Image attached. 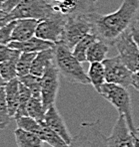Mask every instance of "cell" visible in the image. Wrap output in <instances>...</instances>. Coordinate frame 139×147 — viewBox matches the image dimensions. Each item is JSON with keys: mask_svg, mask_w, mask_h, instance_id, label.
Here are the masks:
<instances>
[{"mask_svg": "<svg viewBox=\"0 0 139 147\" xmlns=\"http://www.w3.org/2000/svg\"><path fill=\"white\" fill-rule=\"evenodd\" d=\"M138 10L139 0H123L115 12L107 15L97 13L94 20V34L108 45H114L115 41L129 30Z\"/></svg>", "mask_w": 139, "mask_h": 147, "instance_id": "6da1fadb", "label": "cell"}, {"mask_svg": "<svg viewBox=\"0 0 139 147\" xmlns=\"http://www.w3.org/2000/svg\"><path fill=\"white\" fill-rule=\"evenodd\" d=\"M54 63L60 75L68 83L91 85L88 75L85 73L81 63L73 55L72 50L62 43H58L54 46Z\"/></svg>", "mask_w": 139, "mask_h": 147, "instance_id": "7a4b0ae2", "label": "cell"}, {"mask_svg": "<svg viewBox=\"0 0 139 147\" xmlns=\"http://www.w3.org/2000/svg\"><path fill=\"white\" fill-rule=\"evenodd\" d=\"M97 11L82 14H73L67 16L61 41L70 50L88 34H94V20Z\"/></svg>", "mask_w": 139, "mask_h": 147, "instance_id": "3957f363", "label": "cell"}, {"mask_svg": "<svg viewBox=\"0 0 139 147\" xmlns=\"http://www.w3.org/2000/svg\"><path fill=\"white\" fill-rule=\"evenodd\" d=\"M99 94L107 101H109L117 109L119 114L125 116L132 134L134 135V137L138 136L139 133L137 132V128L134 126L133 117H132L131 98L127 88L114 84L105 83L101 88Z\"/></svg>", "mask_w": 139, "mask_h": 147, "instance_id": "277c9868", "label": "cell"}, {"mask_svg": "<svg viewBox=\"0 0 139 147\" xmlns=\"http://www.w3.org/2000/svg\"><path fill=\"white\" fill-rule=\"evenodd\" d=\"M54 12L50 0H22L9 14L13 20L29 18L40 21Z\"/></svg>", "mask_w": 139, "mask_h": 147, "instance_id": "5b68a950", "label": "cell"}, {"mask_svg": "<svg viewBox=\"0 0 139 147\" xmlns=\"http://www.w3.org/2000/svg\"><path fill=\"white\" fill-rule=\"evenodd\" d=\"M69 147H108L107 137L101 131L99 121L82 122Z\"/></svg>", "mask_w": 139, "mask_h": 147, "instance_id": "8992f818", "label": "cell"}, {"mask_svg": "<svg viewBox=\"0 0 139 147\" xmlns=\"http://www.w3.org/2000/svg\"><path fill=\"white\" fill-rule=\"evenodd\" d=\"M66 21L67 16L55 11L47 18L39 21L35 36L42 40L58 44L61 41Z\"/></svg>", "mask_w": 139, "mask_h": 147, "instance_id": "52a82bcc", "label": "cell"}, {"mask_svg": "<svg viewBox=\"0 0 139 147\" xmlns=\"http://www.w3.org/2000/svg\"><path fill=\"white\" fill-rule=\"evenodd\" d=\"M114 46L125 66L132 73L137 72L139 70V48L133 39L131 29L127 30L119 37L115 41Z\"/></svg>", "mask_w": 139, "mask_h": 147, "instance_id": "ba28073f", "label": "cell"}, {"mask_svg": "<svg viewBox=\"0 0 139 147\" xmlns=\"http://www.w3.org/2000/svg\"><path fill=\"white\" fill-rule=\"evenodd\" d=\"M106 83L114 84L128 88L132 86L133 73L125 66L119 56L107 58L103 62Z\"/></svg>", "mask_w": 139, "mask_h": 147, "instance_id": "9c48e42d", "label": "cell"}, {"mask_svg": "<svg viewBox=\"0 0 139 147\" xmlns=\"http://www.w3.org/2000/svg\"><path fill=\"white\" fill-rule=\"evenodd\" d=\"M59 76V71L53 62L47 67L41 78V98L46 110L55 105L60 85Z\"/></svg>", "mask_w": 139, "mask_h": 147, "instance_id": "30bf717a", "label": "cell"}, {"mask_svg": "<svg viewBox=\"0 0 139 147\" xmlns=\"http://www.w3.org/2000/svg\"><path fill=\"white\" fill-rule=\"evenodd\" d=\"M135 137L128 126L125 116L119 114L111 133L107 137L108 147H135Z\"/></svg>", "mask_w": 139, "mask_h": 147, "instance_id": "8fae6325", "label": "cell"}, {"mask_svg": "<svg viewBox=\"0 0 139 147\" xmlns=\"http://www.w3.org/2000/svg\"><path fill=\"white\" fill-rule=\"evenodd\" d=\"M44 122L50 127L52 130L55 131L60 137L63 138V140L68 145L71 143L73 137L71 136L69 129L67 128L66 123H65L60 112L56 109L55 105H52L47 109L46 113H45Z\"/></svg>", "mask_w": 139, "mask_h": 147, "instance_id": "7c38bea8", "label": "cell"}, {"mask_svg": "<svg viewBox=\"0 0 139 147\" xmlns=\"http://www.w3.org/2000/svg\"><path fill=\"white\" fill-rule=\"evenodd\" d=\"M94 2L90 0H64L61 3L53 5L56 12L65 16L82 13H91L96 11Z\"/></svg>", "mask_w": 139, "mask_h": 147, "instance_id": "4fadbf2b", "label": "cell"}, {"mask_svg": "<svg viewBox=\"0 0 139 147\" xmlns=\"http://www.w3.org/2000/svg\"><path fill=\"white\" fill-rule=\"evenodd\" d=\"M39 20L36 19H18L15 23V27L12 32V41L24 42L35 36L36 28Z\"/></svg>", "mask_w": 139, "mask_h": 147, "instance_id": "5bb4252c", "label": "cell"}, {"mask_svg": "<svg viewBox=\"0 0 139 147\" xmlns=\"http://www.w3.org/2000/svg\"><path fill=\"white\" fill-rule=\"evenodd\" d=\"M55 44L49 41H45L38 37L34 36L31 39L24 42H15L12 41L8 47L13 50L21 52V53H39L51 48H54Z\"/></svg>", "mask_w": 139, "mask_h": 147, "instance_id": "9a60e30c", "label": "cell"}, {"mask_svg": "<svg viewBox=\"0 0 139 147\" xmlns=\"http://www.w3.org/2000/svg\"><path fill=\"white\" fill-rule=\"evenodd\" d=\"M20 82L19 79H14L10 82H7L4 86V90H5V98L6 102H7L8 110H9L10 115L14 118L15 113L17 111L19 105V99H20Z\"/></svg>", "mask_w": 139, "mask_h": 147, "instance_id": "2e32d148", "label": "cell"}, {"mask_svg": "<svg viewBox=\"0 0 139 147\" xmlns=\"http://www.w3.org/2000/svg\"><path fill=\"white\" fill-rule=\"evenodd\" d=\"M54 58H55L54 48L39 52L33 61L31 70H30V74L33 76H36V77L42 78L46 68L51 63L54 62Z\"/></svg>", "mask_w": 139, "mask_h": 147, "instance_id": "e0dca14e", "label": "cell"}, {"mask_svg": "<svg viewBox=\"0 0 139 147\" xmlns=\"http://www.w3.org/2000/svg\"><path fill=\"white\" fill-rule=\"evenodd\" d=\"M109 51V45L101 39L97 38L91 44L87 51V62L88 63H102L107 59V54Z\"/></svg>", "mask_w": 139, "mask_h": 147, "instance_id": "ac0fdd59", "label": "cell"}, {"mask_svg": "<svg viewBox=\"0 0 139 147\" xmlns=\"http://www.w3.org/2000/svg\"><path fill=\"white\" fill-rule=\"evenodd\" d=\"M14 137L18 147H43L42 139L37 134L19 127L14 130Z\"/></svg>", "mask_w": 139, "mask_h": 147, "instance_id": "d6986e66", "label": "cell"}, {"mask_svg": "<svg viewBox=\"0 0 139 147\" xmlns=\"http://www.w3.org/2000/svg\"><path fill=\"white\" fill-rule=\"evenodd\" d=\"M36 134L42 139L43 142L47 143L51 147H69L68 144L63 140V138L60 137L54 130H52L44 121L41 122L40 128Z\"/></svg>", "mask_w": 139, "mask_h": 147, "instance_id": "ffe728a7", "label": "cell"}, {"mask_svg": "<svg viewBox=\"0 0 139 147\" xmlns=\"http://www.w3.org/2000/svg\"><path fill=\"white\" fill-rule=\"evenodd\" d=\"M87 75L89 80H90V84L99 94L101 88L106 83L105 70H104L103 63H91L89 66Z\"/></svg>", "mask_w": 139, "mask_h": 147, "instance_id": "44dd1931", "label": "cell"}, {"mask_svg": "<svg viewBox=\"0 0 139 147\" xmlns=\"http://www.w3.org/2000/svg\"><path fill=\"white\" fill-rule=\"evenodd\" d=\"M20 55L21 52L16 50L15 54L9 60L0 64V74H1L2 79L4 80L5 83L18 78V76H17V63H18Z\"/></svg>", "mask_w": 139, "mask_h": 147, "instance_id": "7402d4cb", "label": "cell"}, {"mask_svg": "<svg viewBox=\"0 0 139 147\" xmlns=\"http://www.w3.org/2000/svg\"><path fill=\"white\" fill-rule=\"evenodd\" d=\"M97 38H98V37L95 35V34H88V35H86L84 38H82L81 40L75 45V47L72 50L73 55L75 56V58L80 63L87 62V58H86L87 51H88L89 47L91 46V44H92Z\"/></svg>", "mask_w": 139, "mask_h": 147, "instance_id": "603a6c76", "label": "cell"}, {"mask_svg": "<svg viewBox=\"0 0 139 147\" xmlns=\"http://www.w3.org/2000/svg\"><path fill=\"white\" fill-rule=\"evenodd\" d=\"M46 111L47 110L45 109L44 105H43L42 98L32 96L27 107L28 116L34 118L38 122H43L44 121Z\"/></svg>", "mask_w": 139, "mask_h": 147, "instance_id": "cb8c5ba5", "label": "cell"}, {"mask_svg": "<svg viewBox=\"0 0 139 147\" xmlns=\"http://www.w3.org/2000/svg\"><path fill=\"white\" fill-rule=\"evenodd\" d=\"M19 88H20V99H19V105L16 113H15L14 119L23 117V116H28L27 107L28 105H29L30 99L32 98V94L30 92V90L28 88H26L23 84L20 83Z\"/></svg>", "mask_w": 139, "mask_h": 147, "instance_id": "d4e9b609", "label": "cell"}, {"mask_svg": "<svg viewBox=\"0 0 139 147\" xmlns=\"http://www.w3.org/2000/svg\"><path fill=\"white\" fill-rule=\"evenodd\" d=\"M37 53H21L17 63V76L22 78L30 74L32 64L35 59Z\"/></svg>", "mask_w": 139, "mask_h": 147, "instance_id": "484cf974", "label": "cell"}, {"mask_svg": "<svg viewBox=\"0 0 139 147\" xmlns=\"http://www.w3.org/2000/svg\"><path fill=\"white\" fill-rule=\"evenodd\" d=\"M18 79L21 84H23L26 88H29L32 96L42 98H41V78L29 74V75L24 76L22 78H18Z\"/></svg>", "mask_w": 139, "mask_h": 147, "instance_id": "4316f807", "label": "cell"}, {"mask_svg": "<svg viewBox=\"0 0 139 147\" xmlns=\"http://www.w3.org/2000/svg\"><path fill=\"white\" fill-rule=\"evenodd\" d=\"M12 118L13 117L10 115L7 102H6L5 90L4 88H0V130L5 129L9 125Z\"/></svg>", "mask_w": 139, "mask_h": 147, "instance_id": "83f0119b", "label": "cell"}, {"mask_svg": "<svg viewBox=\"0 0 139 147\" xmlns=\"http://www.w3.org/2000/svg\"><path fill=\"white\" fill-rule=\"evenodd\" d=\"M16 123L17 126L19 128H22L26 131H29L32 133H37L39 128H40L41 122H38L37 120H35L34 118L30 117V116H23V117L17 118Z\"/></svg>", "mask_w": 139, "mask_h": 147, "instance_id": "f1b7e54d", "label": "cell"}, {"mask_svg": "<svg viewBox=\"0 0 139 147\" xmlns=\"http://www.w3.org/2000/svg\"><path fill=\"white\" fill-rule=\"evenodd\" d=\"M15 23L16 20L0 28V44L8 46L12 42V32L15 27Z\"/></svg>", "mask_w": 139, "mask_h": 147, "instance_id": "f546056e", "label": "cell"}, {"mask_svg": "<svg viewBox=\"0 0 139 147\" xmlns=\"http://www.w3.org/2000/svg\"><path fill=\"white\" fill-rule=\"evenodd\" d=\"M16 50H13L11 48H9L6 45H2L0 44V64L7 60H9L15 54Z\"/></svg>", "mask_w": 139, "mask_h": 147, "instance_id": "4dcf8cb0", "label": "cell"}, {"mask_svg": "<svg viewBox=\"0 0 139 147\" xmlns=\"http://www.w3.org/2000/svg\"><path fill=\"white\" fill-rule=\"evenodd\" d=\"M22 0H6L3 7V12L10 13Z\"/></svg>", "mask_w": 139, "mask_h": 147, "instance_id": "1f68e13d", "label": "cell"}, {"mask_svg": "<svg viewBox=\"0 0 139 147\" xmlns=\"http://www.w3.org/2000/svg\"><path fill=\"white\" fill-rule=\"evenodd\" d=\"M14 21L12 19V17L10 16L9 13H5V12H0V28L3 27V26L7 25L8 23Z\"/></svg>", "mask_w": 139, "mask_h": 147, "instance_id": "d6a6232c", "label": "cell"}, {"mask_svg": "<svg viewBox=\"0 0 139 147\" xmlns=\"http://www.w3.org/2000/svg\"><path fill=\"white\" fill-rule=\"evenodd\" d=\"M132 86L139 92V70L137 72L133 73V76H132Z\"/></svg>", "mask_w": 139, "mask_h": 147, "instance_id": "836d02e7", "label": "cell"}, {"mask_svg": "<svg viewBox=\"0 0 139 147\" xmlns=\"http://www.w3.org/2000/svg\"><path fill=\"white\" fill-rule=\"evenodd\" d=\"M131 33H132V36H133V39L134 41L136 42L137 44L138 48H139V28L136 27V26H131Z\"/></svg>", "mask_w": 139, "mask_h": 147, "instance_id": "e575fe53", "label": "cell"}, {"mask_svg": "<svg viewBox=\"0 0 139 147\" xmlns=\"http://www.w3.org/2000/svg\"><path fill=\"white\" fill-rule=\"evenodd\" d=\"M6 85V83L4 82V80L2 79V77H1V74H0V88H4V86Z\"/></svg>", "mask_w": 139, "mask_h": 147, "instance_id": "d590c367", "label": "cell"}, {"mask_svg": "<svg viewBox=\"0 0 139 147\" xmlns=\"http://www.w3.org/2000/svg\"><path fill=\"white\" fill-rule=\"evenodd\" d=\"M6 0H0V12L3 11V7H4V4H5Z\"/></svg>", "mask_w": 139, "mask_h": 147, "instance_id": "8d00e7d4", "label": "cell"}, {"mask_svg": "<svg viewBox=\"0 0 139 147\" xmlns=\"http://www.w3.org/2000/svg\"><path fill=\"white\" fill-rule=\"evenodd\" d=\"M52 5H55V4H58V3H61V2H63L64 0H50Z\"/></svg>", "mask_w": 139, "mask_h": 147, "instance_id": "74e56055", "label": "cell"}, {"mask_svg": "<svg viewBox=\"0 0 139 147\" xmlns=\"http://www.w3.org/2000/svg\"><path fill=\"white\" fill-rule=\"evenodd\" d=\"M135 147H139V136L135 137Z\"/></svg>", "mask_w": 139, "mask_h": 147, "instance_id": "f35d334b", "label": "cell"}, {"mask_svg": "<svg viewBox=\"0 0 139 147\" xmlns=\"http://www.w3.org/2000/svg\"><path fill=\"white\" fill-rule=\"evenodd\" d=\"M90 1H92V2H94V3H96L97 1H98V0H90Z\"/></svg>", "mask_w": 139, "mask_h": 147, "instance_id": "ab89813d", "label": "cell"}, {"mask_svg": "<svg viewBox=\"0 0 139 147\" xmlns=\"http://www.w3.org/2000/svg\"><path fill=\"white\" fill-rule=\"evenodd\" d=\"M136 23H137V26H139V19L137 20V22H136Z\"/></svg>", "mask_w": 139, "mask_h": 147, "instance_id": "60d3db41", "label": "cell"}, {"mask_svg": "<svg viewBox=\"0 0 139 147\" xmlns=\"http://www.w3.org/2000/svg\"><path fill=\"white\" fill-rule=\"evenodd\" d=\"M137 132L139 133V127H138V128H137Z\"/></svg>", "mask_w": 139, "mask_h": 147, "instance_id": "b9f144b4", "label": "cell"}, {"mask_svg": "<svg viewBox=\"0 0 139 147\" xmlns=\"http://www.w3.org/2000/svg\"><path fill=\"white\" fill-rule=\"evenodd\" d=\"M50 2H51V1H50Z\"/></svg>", "mask_w": 139, "mask_h": 147, "instance_id": "7bdbcfd3", "label": "cell"}]
</instances>
